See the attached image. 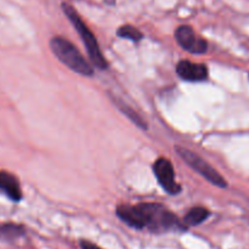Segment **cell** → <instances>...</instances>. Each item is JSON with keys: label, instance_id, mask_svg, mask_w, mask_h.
Listing matches in <instances>:
<instances>
[{"label": "cell", "instance_id": "6", "mask_svg": "<svg viewBox=\"0 0 249 249\" xmlns=\"http://www.w3.org/2000/svg\"><path fill=\"white\" fill-rule=\"evenodd\" d=\"M153 172L160 186L167 192L172 195H177L180 191V186L175 181L174 169L172 167V163L167 158H160L153 164Z\"/></svg>", "mask_w": 249, "mask_h": 249}, {"label": "cell", "instance_id": "10", "mask_svg": "<svg viewBox=\"0 0 249 249\" xmlns=\"http://www.w3.org/2000/svg\"><path fill=\"white\" fill-rule=\"evenodd\" d=\"M209 216V211L208 209L203 208V207H195L192 208L189 213L186 214L184 219V224L190 226H196L199 224L203 223L207 218Z\"/></svg>", "mask_w": 249, "mask_h": 249}, {"label": "cell", "instance_id": "9", "mask_svg": "<svg viewBox=\"0 0 249 249\" xmlns=\"http://www.w3.org/2000/svg\"><path fill=\"white\" fill-rule=\"evenodd\" d=\"M0 191L4 192L12 201H19L22 198L18 180L7 172H0Z\"/></svg>", "mask_w": 249, "mask_h": 249}, {"label": "cell", "instance_id": "2", "mask_svg": "<svg viewBox=\"0 0 249 249\" xmlns=\"http://www.w3.org/2000/svg\"><path fill=\"white\" fill-rule=\"evenodd\" d=\"M142 213L145 228L151 231H167V230H182L185 225L165 207L157 203H142L139 204Z\"/></svg>", "mask_w": 249, "mask_h": 249}, {"label": "cell", "instance_id": "4", "mask_svg": "<svg viewBox=\"0 0 249 249\" xmlns=\"http://www.w3.org/2000/svg\"><path fill=\"white\" fill-rule=\"evenodd\" d=\"M175 151H177L178 155H179L180 157L192 168V169L196 170L197 173H199L203 178H206L211 184L219 187H226L225 179H224L214 168H212L203 158H201L198 155L192 152V151L184 147H179V146L175 147Z\"/></svg>", "mask_w": 249, "mask_h": 249}, {"label": "cell", "instance_id": "13", "mask_svg": "<svg viewBox=\"0 0 249 249\" xmlns=\"http://www.w3.org/2000/svg\"><path fill=\"white\" fill-rule=\"evenodd\" d=\"M80 247H82V249H101L100 247H97V246L92 245L91 242H88V241H82Z\"/></svg>", "mask_w": 249, "mask_h": 249}, {"label": "cell", "instance_id": "12", "mask_svg": "<svg viewBox=\"0 0 249 249\" xmlns=\"http://www.w3.org/2000/svg\"><path fill=\"white\" fill-rule=\"evenodd\" d=\"M118 36H122V38L130 39V40L134 41H139L142 39V33L138 28H135L133 26H129V24L121 27L118 29Z\"/></svg>", "mask_w": 249, "mask_h": 249}, {"label": "cell", "instance_id": "7", "mask_svg": "<svg viewBox=\"0 0 249 249\" xmlns=\"http://www.w3.org/2000/svg\"><path fill=\"white\" fill-rule=\"evenodd\" d=\"M177 72L184 80L189 82H201L208 77V70L204 65L194 63L190 61H181L178 63Z\"/></svg>", "mask_w": 249, "mask_h": 249}, {"label": "cell", "instance_id": "11", "mask_svg": "<svg viewBox=\"0 0 249 249\" xmlns=\"http://www.w3.org/2000/svg\"><path fill=\"white\" fill-rule=\"evenodd\" d=\"M24 233V229L15 224H5L0 226V240L2 241H14L21 237Z\"/></svg>", "mask_w": 249, "mask_h": 249}, {"label": "cell", "instance_id": "3", "mask_svg": "<svg viewBox=\"0 0 249 249\" xmlns=\"http://www.w3.org/2000/svg\"><path fill=\"white\" fill-rule=\"evenodd\" d=\"M63 12L66 14V16L70 18V21L72 22V24L74 26L75 31L79 33L80 38H82L83 43H84L85 48H87L88 53H89L90 58L94 62V65L96 66L100 70H105L107 68V61L106 58L102 55L101 50H100L99 43H97L96 38L94 36L92 32L90 31L89 27L83 22L82 17L78 15V12L71 6L67 2H63L62 4Z\"/></svg>", "mask_w": 249, "mask_h": 249}, {"label": "cell", "instance_id": "1", "mask_svg": "<svg viewBox=\"0 0 249 249\" xmlns=\"http://www.w3.org/2000/svg\"><path fill=\"white\" fill-rule=\"evenodd\" d=\"M50 48L53 55L72 71L85 77L94 74V70L89 65V62H87L80 51L67 39L53 36L50 40Z\"/></svg>", "mask_w": 249, "mask_h": 249}, {"label": "cell", "instance_id": "5", "mask_svg": "<svg viewBox=\"0 0 249 249\" xmlns=\"http://www.w3.org/2000/svg\"><path fill=\"white\" fill-rule=\"evenodd\" d=\"M175 38L182 49L191 53H203L207 51V41L198 36L190 26H180L175 32Z\"/></svg>", "mask_w": 249, "mask_h": 249}, {"label": "cell", "instance_id": "8", "mask_svg": "<svg viewBox=\"0 0 249 249\" xmlns=\"http://www.w3.org/2000/svg\"><path fill=\"white\" fill-rule=\"evenodd\" d=\"M117 215L129 226L135 229H143L142 213L139 206H119L117 208Z\"/></svg>", "mask_w": 249, "mask_h": 249}]
</instances>
